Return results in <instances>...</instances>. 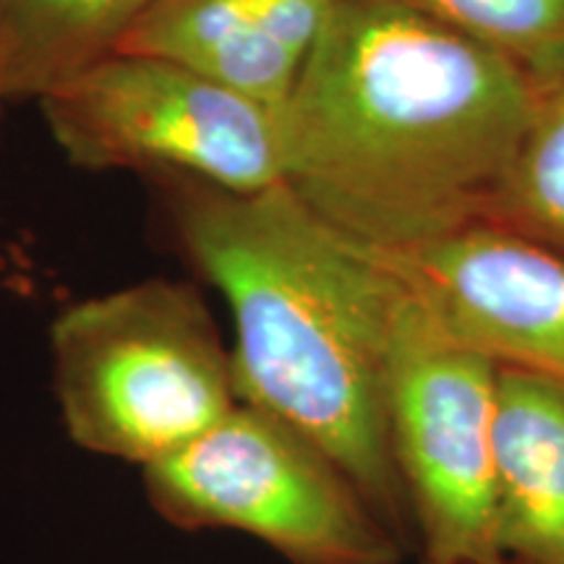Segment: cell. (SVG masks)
Listing matches in <instances>:
<instances>
[{
  "instance_id": "obj_1",
  "label": "cell",
  "mask_w": 564,
  "mask_h": 564,
  "mask_svg": "<svg viewBox=\"0 0 564 564\" xmlns=\"http://www.w3.org/2000/svg\"><path fill=\"white\" fill-rule=\"evenodd\" d=\"M539 87L400 0H343L278 110L285 186L369 251L484 223Z\"/></svg>"
},
{
  "instance_id": "obj_2",
  "label": "cell",
  "mask_w": 564,
  "mask_h": 564,
  "mask_svg": "<svg viewBox=\"0 0 564 564\" xmlns=\"http://www.w3.org/2000/svg\"><path fill=\"white\" fill-rule=\"evenodd\" d=\"M144 181L175 251L228 303L238 400L319 444L413 546L384 405L398 274L285 183L230 194L183 175Z\"/></svg>"
},
{
  "instance_id": "obj_3",
  "label": "cell",
  "mask_w": 564,
  "mask_h": 564,
  "mask_svg": "<svg viewBox=\"0 0 564 564\" xmlns=\"http://www.w3.org/2000/svg\"><path fill=\"white\" fill-rule=\"evenodd\" d=\"M47 340L61 423L91 455L147 468L238 403L230 348L194 282L89 295L61 308Z\"/></svg>"
},
{
  "instance_id": "obj_4",
  "label": "cell",
  "mask_w": 564,
  "mask_h": 564,
  "mask_svg": "<svg viewBox=\"0 0 564 564\" xmlns=\"http://www.w3.org/2000/svg\"><path fill=\"white\" fill-rule=\"evenodd\" d=\"M152 510L181 531H236L288 564H400L403 541L319 444L238 400L178 453L141 468Z\"/></svg>"
},
{
  "instance_id": "obj_5",
  "label": "cell",
  "mask_w": 564,
  "mask_h": 564,
  "mask_svg": "<svg viewBox=\"0 0 564 564\" xmlns=\"http://www.w3.org/2000/svg\"><path fill=\"white\" fill-rule=\"evenodd\" d=\"M34 102L82 171L183 175L230 194L285 183L278 110L173 58L112 51Z\"/></svg>"
},
{
  "instance_id": "obj_6",
  "label": "cell",
  "mask_w": 564,
  "mask_h": 564,
  "mask_svg": "<svg viewBox=\"0 0 564 564\" xmlns=\"http://www.w3.org/2000/svg\"><path fill=\"white\" fill-rule=\"evenodd\" d=\"M400 285L384 405L421 564H510L494 520L499 366L457 340Z\"/></svg>"
},
{
  "instance_id": "obj_7",
  "label": "cell",
  "mask_w": 564,
  "mask_h": 564,
  "mask_svg": "<svg viewBox=\"0 0 564 564\" xmlns=\"http://www.w3.org/2000/svg\"><path fill=\"white\" fill-rule=\"evenodd\" d=\"M377 253L423 306L497 364L564 387V253L491 223Z\"/></svg>"
},
{
  "instance_id": "obj_8",
  "label": "cell",
  "mask_w": 564,
  "mask_h": 564,
  "mask_svg": "<svg viewBox=\"0 0 564 564\" xmlns=\"http://www.w3.org/2000/svg\"><path fill=\"white\" fill-rule=\"evenodd\" d=\"M343 0H154L116 51L186 63L280 110Z\"/></svg>"
},
{
  "instance_id": "obj_9",
  "label": "cell",
  "mask_w": 564,
  "mask_h": 564,
  "mask_svg": "<svg viewBox=\"0 0 564 564\" xmlns=\"http://www.w3.org/2000/svg\"><path fill=\"white\" fill-rule=\"evenodd\" d=\"M494 520L512 564H564V387L499 369Z\"/></svg>"
},
{
  "instance_id": "obj_10",
  "label": "cell",
  "mask_w": 564,
  "mask_h": 564,
  "mask_svg": "<svg viewBox=\"0 0 564 564\" xmlns=\"http://www.w3.org/2000/svg\"><path fill=\"white\" fill-rule=\"evenodd\" d=\"M154 0H0L13 102L37 100L121 45Z\"/></svg>"
},
{
  "instance_id": "obj_11",
  "label": "cell",
  "mask_w": 564,
  "mask_h": 564,
  "mask_svg": "<svg viewBox=\"0 0 564 564\" xmlns=\"http://www.w3.org/2000/svg\"><path fill=\"white\" fill-rule=\"evenodd\" d=\"M564 253V76L539 91L486 220Z\"/></svg>"
},
{
  "instance_id": "obj_12",
  "label": "cell",
  "mask_w": 564,
  "mask_h": 564,
  "mask_svg": "<svg viewBox=\"0 0 564 564\" xmlns=\"http://www.w3.org/2000/svg\"><path fill=\"white\" fill-rule=\"evenodd\" d=\"M546 89L564 76V0H400Z\"/></svg>"
},
{
  "instance_id": "obj_13",
  "label": "cell",
  "mask_w": 564,
  "mask_h": 564,
  "mask_svg": "<svg viewBox=\"0 0 564 564\" xmlns=\"http://www.w3.org/2000/svg\"><path fill=\"white\" fill-rule=\"evenodd\" d=\"M11 89H9V45H6L3 21H0V126H3V112L9 108Z\"/></svg>"
},
{
  "instance_id": "obj_14",
  "label": "cell",
  "mask_w": 564,
  "mask_h": 564,
  "mask_svg": "<svg viewBox=\"0 0 564 564\" xmlns=\"http://www.w3.org/2000/svg\"><path fill=\"white\" fill-rule=\"evenodd\" d=\"M510 564H512V562H510Z\"/></svg>"
}]
</instances>
